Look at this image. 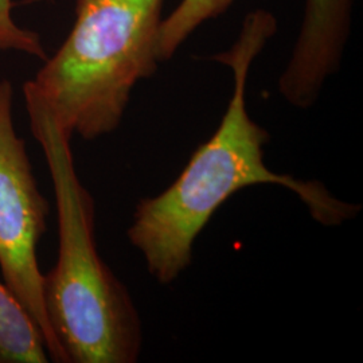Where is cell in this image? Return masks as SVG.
Masks as SVG:
<instances>
[{"label": "cell", "mask_w": 363, "mask_h": 363, "mask_svg": "<svg viewBox=\"0 0 363 363\" xmlns=\"http://www.w3.org/2000/svg\"><path fill=\"white\" fill-rule=\"evenodd\" d=\"M276 31V16L268 10H255L242 21L232 48L211 57L233 74L232 97L218 128L195 150L163 193L136 205L128 240L160 284H171L189 268L198 235L214 213L242 189L257 184L284 187L296 194L313 220L330 228L361 211V206L339 199L320 182L277 174L265 164L269 133L247 113V84L255 60Z\"/></svg>", "instance_id": "1"}, {"label": "cell", "mask_w": 363, "mask_h": 363, "mask_svg": "<svg viewBox=\"0 0 363 363\" xmlns=\"http://www.w3.org/2000/svg\"><path fill=\"white\" fill-rule=\"evenodd\" d=\"M25 93L30 128L52 177L60 247L43 274V300L66 363H133L143 327L128 289L100 257L94 201L78 178L72 136L33 94Z\"/></svg>", "instance_id": "2"}, {"label": "cell", "mask_w": 363, "mask_h": 363, "mask_svg": "<svg viewBox=\"0 0 363 363\" xmlns=\"http://www.w3.org/2000/svg\"><path fill=\"white\" fill-rule=\"evenodd\" d=\"M164 0H74V22L23 91L73 138L118 128L135 86L155 74Z\"/></svg>", "instance_id": "3"}, {"label": "cell", "mask_w": 363, "mask_h": 363, "mask_svg": "<svg viewBox=\"0 0 363 363\" xmlns=\"http://www.w3.org/2000/svg\"><path fill=\"white\" fill-rule=\"evenodd\" d=\"M49 203L40 194L26 143L13 125V88L0 81V271L3 281L37 322L49 358L65 362L43 300L37 247L46 232Z\"/></svg>", "instance_id": "4"}, {"label": "cell", "mask_w": 363, "mask_h": 363, "mask_svg": "<svg viewBox=\"0 0 363 363\" xmlns=\"http://www.w3.org/2000/svg\"><path fill=\"white\" fill-rule=\"evenodd\" d=\"M354 0H304L303 18L279 91L288 104L308 109L339 70L351 31Z\"/></svg>", "instance_id": "5"}, {"label": "cell", "mask_w": 363, "mask_h": 363, "mask_svg": "<svg viewBox=\"0 0 363 363\" xmlns=\"http://www.w3.org/2000/svg\"><path fill=\"white\" fill-rule=\"evenodd\" d=\"M42 331L22 303L0 281V363H46Z\"/></svg>", "instance_id": "6"}, {"label": "cell", "mask_w": 363, "mask_h": 363, "mask_svg": "<svg viewBox=\"0 0 363 363\" xmlns=\"http://www.w3.org/2000/svg\"><path fill=\"white\" fill-rule=\"evenodd\" d=\"M235 0H181L163 16L157 33L156 52L160 62L171 60L195 30L225 13Z\"/></svg>", "instance_id": "7"}, {"label": "cell", "mask_w": 363, "mask_h": 363, "mask_svg": "<svg viewBox=\"0 0 363 363\" xmlns=\"http://www.w3.org/2000/svg\"><path fill=\"white\" fill-rule=\"evenodd\" d=\"M13 0H0V52H26L45 61L42 39L33 30L19 26L13 16Z\"/></svg>", "instance_id": "8"}]
</instances>
